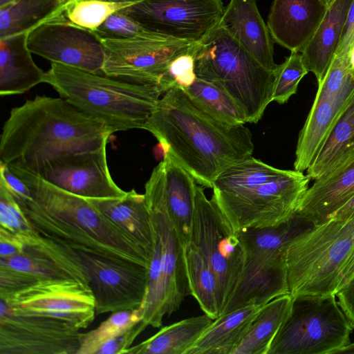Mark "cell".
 Instances as JSON below:
<instances>
[{
	"label": "cell",
	"instance_id": "1",
	"mask_svg": "<svg viewBox=\"0 0 354 354\" xmlns=\"http://www.w3.org/2000/svg\"><path fill=\"white\" fill-rule=\"evenodd\" d=\"M144 129L205 188H212L221 171L254 151L247 127L217 120L180 88L162 95Z\"/></svg>",
	"mask_w": 354,
	"mask_h": 354
},
{
	"label": "cell",
	"instance_id": "2",
	"mask_svg": "<svg viewBox=\"0 0 354 354\" xmlns=\"http://www.w3.org/2000/svg\"><path fill=\"white\" fill-rule=\"evenodd\" d=\"M7 165L30 192L31 199L14 198L37 233L76 250L149 266V254L88 198L59 188L19 165Z\"/></svg>",
	"mask_w": 354,
	"mask_h": 354
},
{
	"label": "cell",
	"instance_id": "3",
	"mask_svg": "<svg viewBox=\"0 0 354 354\" xmlns=\"http://www.w3.org/2000/svg\"><path fill=\"white\" fill-rule=\"evenodd\" d=\"M113 133L64 98L37 95L11 109L0 138V162L37 173L66 153L96 149Z\"/></svg>",
	"mask_w": 354,
	"mask_h": 354
},
{
	"label": "cell",
	"instance_id": "4",
	"mask_svg": "<svg viewBox=\"0 0 354 354\" xmlns=\"http://www.w3.org/2000/svg\"><path fill=\"white\" fill-rule=\"evenodd\" d=\"M44 83L112 133L144 129L163 95L156 84H138L78 68L51 63Z\"/></svg>",
	"mask_w": 354,
	"mask_h": 354
},
{
	"label": "cell",
	"instance_id": "5",
	"mask_svg": "<svg viewBox=\"0 0 354 354\" xmlns=\"http://www.w3.org/2000/svg\"><path fill=\"white\" fill-rule=\"evenodd\" d=\"M198 78L224 90L257 123L272 102L275 73L259 64L225 30L217 26L191 47Z\"/></svg>",
	"mask_w": 354,
	"mask_h": 354
},
{
	"label": "cell",
	"instance_id": "6",
	"mask_svg": "<svg viewBox=\"0 0 354 354\" xmlns=\"http://www.w3.org/2000/svg\"><path fill=\"white\" fill-rule=\"evenodd\" d=\"M353 248L354 216L330 218L296 237L286 249L290 294L336 295L341 270Z\"/></svg>",
	"mask_w": 354,
	"mask_h": 354
},
{
	"label": "cell",
	"instance_id": "7",
	"mask_svg": "<svg viewBox=\"0 0 354 354\" xmlns=\"http://www.w3.org/2000/svg\"><path fill=\"white\" fill-rule=\"evenodd\" d=\"M310 180L304 172L286 169L280 176L237 189L213 192L212 198L239 233L277 225L290 218Z\"/></svg>",
	"mask_w": 354,
	"mask_h": 354
},
{
	"label": "cell",
	"instance_id": "8",
	"mask_svg": "<svg viewBox=\"0 0 354 354\" xmlns=\"http://www.w3.org/2000/svg\"><path fill=\"white\" fill-rule=\"evenodd\" d=\"M335 296L293 297L268 354H332L349 344L353 328Z\"/></svg>",
	"mask_w": 354,
	"mask_h": 354
},
{
	"label": "cell",
	"instance_id": "9",
	"mask_svg": "<svg viewBox=\"0 0 354 354\" xmlns=\"http://www.w3.org/2000/svg\"><path fill=\"white\" fill-rule=\"evenodd\" d=\"M189 245L202 255L216 276L221 314L241 279L244 252L238 233L200 185L196 189Z\"/></svg>",
	"mask_w": 354,
	"mask_h": 354
},
{
	"label": "cell",
	"instance_id": "10",
	"mask_svg": "<svg viewBox=\"0 0 354 354\" xmlns=\"http://www.w3.org/2000/svg\"><path fill=\"white\" fill-rule=\"evenodd\" d=\"M0 301L14 313L64 319L80 330L96 315L90 286L71 279L39 277Z\"/></svg>",
	"mask_w": 354,
	"mask_h": 354
},
{
	"label": "cell",
	"instance_id": "11",
	"mask_svg": "<svg viewBox=\"0 0 354 354\" xmlns=\"http://www.w3.org/2000/svg\"><path fill=\"white\" fill-rule=\"evenodd\" d=\"M224 8L222 0H145L120 12L156 34L197 43L218 26Z\"/></svg>",
	"mask_w": 354,
	"mask_h": 354
},
{
	"label": "cell",
	"instance_id": "12",
	"mask_svg": "<svg viewBox=\"0 0 354 354\" xmlns=\"http://www.w3.org/2000/svg\"><path fill=\"white\" fill-rule=\"evenodd\" d=\"M95 299L96 315L136 310L145 299L148 267L77 250Z\"/></svg>",
	"mask_w": 354,
	"mask_h": 354
},
{
	"label": "cell",
	"instance_id": "13",
	"mask_svg": "<svg viewBox=\"0 0 354 354\" xmlns=\"http://www.w3.org/2000/svg\"><path fill=\"white\" fill-rule=\"evenodd\" d=\"M80 330L64 319L14 313L0 301V354H77Z\"/></svg>",
	"mask_w": 354,
	"mask_h": 354
},
{
	"label": "cell",
	"instance_id": "14",
	"mask_svg": "<svg viewBox=\"0 0 354 354\" xmlns=\"http://www.w3.org/2000/svg\"><path fill=\"white\" fill-rule=\"evenodd\" d=\"M58 11L27 33L30 51L51 63L103 74L104 50L100 39L93 31L70 23Z\"/></svg>",
	"mask_w": 354,
	"mask_h": 354
},
{
	"label": "cell",
	"instance_id": "15",
	"mask_svg": "<svg viewBox=\"0 0 354 354\" xmlns=\"http://www.w3.org/2000/svg\"><path fill=\"white\" fill-rule=\"evenodd\" d=\"M100 39L104 50V75L131 83L158 86L171 59L193 44L178 40Z\"/></svg>",
	"mask_w": 354,
	"mask_h": 354
},
{
	"label": "cell",
	"instance_id": "16",
	"mask_svg": "<svg viewBox=\"0 0 354 354\" xmlns=\"http://www.w3.org/2000/svg\"><path fill=\"white\" fill-rule=\"evenodd\" d=\"M106 145L59 156L36 174L57 187L86 198L123 196L127 192L118 186L109 171Z\"/></svg>",
	"mask_w": 354,
	"mask_h": 354
},
{
	"label": "cell",
	"instance_id": "17",
	"mask_svg": "<svg viewBox=\"0 0 354 354\" xmlns=\"http://www.w3.org/2000/svg\"><path fill=\"white\" fill-rule=\"evenodd\" d=\"M328 8L323 0H273L267 24L272 39L291 53H301Z\"/></svg>",
	"mask_w": 354,
	"mask_h": 354
},
{
	"label": "cell",
	"instance_id": "18",
	"mask_svg": "<svg viewBox=\"0 0 354 354\" xmlns=\"http://www.w3.org/2000/svg\"><path fill=\"white\" fill-rule=\"evenodd\" d=\"M263 67L274 71L272 37L262 19L256 0H230L218 24Z\"/></svg>",
	"mask_w": 354,
	"mask_h": 354
},
{
	"label": "cell",
	"instance_id": "19",
	"mask_svg": "<svg viewBox=\"0 0 354 354\" xmlns=\"http://www.w3.org/2000/svg\"><path fill=\"white\" fill-rule=\"evenodd\" d=\"M354 92V76L334 97H315L299 134L294 169L306 171L323 147L331 130Z\"/></svg>",
	"mask_w": 354,
	"mask_h": 354
},
{
	"label": "cell",
	"instance_id": "20",
	"mask_svg": "<svg viewBox=\"0 0 354 354\" xmlns=\"http://www.w3.org/2000/svg\"><path fill=\"white\" fill-rule=\"evenodd\" d=\"M354 196V160L330 175L315 180L296 212L314 225L321 224Z\"/></svg>",
	"mask_w": 354,
	"mask_h": 354
},
{
	"label": "cell",
	"instance_id": "21",
	"mask_svg": "<svg viewBox=\"0 0 354 354\" xmlns=\"http://www.w3.org/2000/svg\"><path fill=\"white\" fill-rule=\"evenodd\" d=\"M162 161L167 211L179 240L185 248L190 243L196 183L170 152H164Z\"/></svg>",
	"mask_w": 354,
	"mask_h": 354
},
{
	"label": "cell",
	"instance_id": "22",
	"mask_svg": "<svg viewBox=\"0 0 354 354\" xmlns=\"http://www.w3.org/2000/svg\"><path fill=\"white\" fill-rule=\"evenodd\" d=\"M88 199L151 256L153 230L145 194L133 189L119 198Z\"/></svg>",
	"mask_w": 354,
	"mask_h": 354
},
{
	"label": "cell",
	"instance_id": "23",
	"mask_svg": "<svg viewBox=\"0 0 354 354\" xmlns=\"http://www.w3.org/2000/svg\"><path fill=\"white\" fill-rule=\"evenodd\" d=\"M17 236L24 244L22 252L35 261L46 277L71 279L89 286L76 250L44 236L33 228L26 234Z\"/></svg>",
	"mask_w": 354,
	"mask_h": 354
},
{
	"label": "cell",
	"instance_id": "24",
	"mask_svg": "<svg viewBox=\"0 0 354 354\" xmlns=\"http://www.w3.org/2000/svg\"><path fill=\"white\" fill-rule=\"evenodd\" d=\"M27 33L0 39L1 96L21 94L44 83L45 72L32 57Z\"/></svg>",
	"mask_w": 354,
	"mask_h": 354
},
{
	"label": "cell",
	"instance_id": "25",
	"mask_svg": "<svg viewBox=\"0 0 354 354\" xmlns=\"http://www.w3.org/2000/svg\"><path fill=\"white\" fill-rule=\"evenodd\" d=\"M353 0H335L313 36L301 53L308 72L317 83L326 74L340 44L349 8Z\"/></svg>",
	"mask_w": 354,
	"mask_h": 354
},
{
	"label": "cell",
	"instance_id": "26",
	"mask_svg": "<svg viewBox=\"0 0 354 354\" xmlns=\"http://www.w3.org/2000/svg\"><path fill=\"white\" fill-rule=\"evenodd\" d=\"M263 305H248L214 319L185 354H232Z\"/></svg>",
	"mask_w": 354,
	"mask_h": 354
},
{
	"label": "cell",
	"instance_id": "27",
	"mask_svg": "<svg viewBox=\"0 0 354 354\" xmlns=\"http://www.w3.org/2000/svg\"><path fill=\"white\" fill-rule=\"evenodd\" d=\"M353 153L354 92L306 175L314 180L324 178L346 166Z\"/></svg>",
	"mask_w": 354,
	"mask_h": 354
},
{
	"label": "cell",
	"instance_id": "28",
	"mask_svg": "<svg viewBox=\"0 0 354 354\" xmlns=\"http://www.w3.org/2000/svg\"><path fill=\"white\" fill-rule=\"evenodd\" d=\"M292 301L293 297L288 293L264 304L232 354H268L274 337L290 312Z\"/></svg>",
	"mask_w": 354,
	"mask_h": 354
},
{
	"label": "cell",
	"instance_id": "29",
	"mask_svg": "<svg viewBox=\"0 0 354 354\" xmlns=\"http://www.w3.org/2000/svg\"><path fill=\"white\" fill-rule=\"evenodd\" d=\"M214 319L192 317L162 328L147 339L129 347L127 354H185Z\"/></svg>",
	"mask_w": 354,
	"mask_h": 354
},
{
	"label": "cell",
	"instance_id": "30",
	"mask_svg": "<svg viewBox=\"0 0 354 354\" xmlns=\"http://www.w3.org/2000/svg\"><path fill=\"white\" fill-rule=\"evenodd\" d=\"M60 8L59 0H15L0 6V39L28 32Z\"/></svg>",
	"mask_w": 354,
	"mask_h": 354
},
{
	"label": "cell",
	"instance_id": "31",
	"mask_svg": "<svg viewBox=\"0 0 354 354\" xmlns=\"http://www.w3.org/2000/svg\"><path fill=\"white\" fill-rule=\"evenodd\" d=\"M187 274L192 295L205 314L212 319L220 315L219 286L213 270L191 245L185 248Z\"/></svg>",
	"mask_w": 354,
	"mask_h": 354
},
{
	"label": "cell",
	"instance_id": "32",
	"mask_svg": "<svg viewBox=\"0 0 354 354\" xmlns=\"http://www.w3.org/2000/svg\"><path fill=\"white\" fill-rule=\"evenodd\" d=\"M189 97L209 115L225 123L238 125L247 122L243 110L222 88L198 78L184 90Z\"/></svg>",
	"mask_w": 354,
	"mask_h": 354
},
{
	"label": "cell",
	"instance_id": "33",
	"mask_svg": "<svg viewBox=\"0 0 354 354\" xmlns=\"http://www.w3.org/2000/svg\"><path fill=\"white\" fill-rule=\"evenodd\" d=\"M136 3L107 0H71L62 6L58 12L70 23L95 31L112 15Z\"/></svg>",
	"mask_w": 354,
	"mask_h": 354
},
{
	"label": "cell",
	"instance_id": "34",
	"mask_svg": "<svg viewBox=\"0 0 354 354\" xmlns=\"http://www.w3.org/2000/svg\"><path fill=\"white\" fill-rule=\"evenodd\" d=\"M141 321V308L112 313L95 329L82 333L77 354H96L99 348L106 342L121 335Z\"/></svg>",
	"mask_w": 354,
	"mask_h": 354
},
{
	"label": "cell",
	"instance_id": "35",
	"mask_svg": "<svg viewBox=\"0 0 354 354\" xmlns=\"http://www.w3.org/2000/svg\"><path fill=\"white\" fill-rule=\"evenodd\" d=\"M275 82L272 100L282 104L297 93L301 79L308 73L301 53L292 52L274 69Z\"/></svg>",
	"mask_w": 354,
	"mask_h": 354
},
{
	"label": "cell",
	"instance_id": "36",
	"mask_svg": "<svg viewBox=\"0 0 354 354\" xmlns=\"http://www.w3.org/2000/svg\"><path fill=\"white\" fill-rule=\"evenodd\" d=\"M93 32L99 38L174 40L151 31L136 19L120 11L109 17L96 30Z\"/></svg>",
	"mask_w": 354,
	"mask_h": 354
},
{
	"label": "cell",
	"instance_id": "37",
	"mask_svg": "<svg viewBox=\"0 0 354 354\" xmlns=\"http://www.w3.org/2000/svg\"><path fill=\"white\" fill-rule=\"evenodd\" d=\"M192 44L183 53L174 57L160 78L159 86L163 94L173 88L183 90L190 86L196 75L194 72V58L191 50Z\"/></svg>",
	"mask_w": 354,
	"mask_h": 354
},
{
	"label": "cell",
	"instance_id": "38",
	"mask_svg": "<svg viewBox=\"0 0 354 354\" xmlns=\"http://www.w3.org/2000/svg\"><path fill=\"white\" fill-rule=\"evenodd\" d=\"M0 228L16 235L26 234L32 230L15 198L0 180Z\"/></svg>",
	"mask_w": 354,
	"mask_h": 354
},
{
	"label": "cell",
	"instance_id": "39",
	"mask_svg": "<svg viewBox=\"0 0 354 354\" xmlns=\"http://www.w3.org/2000/svg\"><path fill=\"white\" fill-rule=\"evenodd\" d=\"M41 277L0 266V298L10 296Z\"/></svg>",
	"mask_w": 354,
	"mask_h": 354
},
{
	"label": "cell",
	"instance_id": "40",
	"mask_svg": "<svg viewBox=\"0 0 354 354\" xmlns=\"http://www.w3.org/2000/svg\"><path fill=\"white\" fill-rule=\"evenodd\" d=\"M146 328L142 321L138 322L124 333L103 344L96 354H125L126 351Z\"/></svg>",
	"mask_w": 354,
	"mask_h": 354
},
{
	"label": "cell",
	"instance_id": "41",
	"mask_svg": "<svg viewBox=\"0 0 354 354\" xmlns=\"http://www.w3.org/2000/svg\"><path fill=\"white\" fill-rule=\"evenodd\" d=\"M0 180H3L14 197L21 199H31L28 187L8 167L0 162Z\"/></svg>",
	"mask_w": 354,
	"mask_h": 354
},
{
	"label": "cell",
	"instance_id": "42",
	"mask_svg": "<svg viewBox=\"0 0 354 354\" xmlns=\"http://www.w3.org/2000/svg\"><path fill=\"white\" fill-rule=\"evenodd\" d=\"M354 47V0L347 15L346 22L340 44L335 56L342 57L348 62V57Z\"/></svg>",
	"mask_w": 354,
	"mask_h": 354
},
{
	"label": "cell",
	"instance_id": "43",
	"mask_svg": "<svg viewBox=\"0 0 354 354\" xmlns=\"http://www.w3.org/2000/svg\"><path fill=\"white\" fill-rule=\"evenodd\" d=\"M338 304L354 328V278L337 293Z\"/></svg>",
	"mask_w": 354,
	"mask_h": 354
},
{
	"label": "cell",
	"instance_id": "44",
	"mask_svg": "<svg viewBox=\"0 0 354 354\" xmlns=\"http://www.w3.org/2000/svg\"><path fill=\"white\" fill-rule=\"evenodd\" d=\"M24 244L15 234L0 228V257H7L23 252Z\"/></svg>",
	"mask_w": 354,
	"mask_h": 354
},
{
	"label": "cell",
	"instance_id": "45",
	"mask_svg": "<svg viewBox=\"0 0 354 354\" xmlns=\"http://www.w3.org/2000/svg\"><path fill=\"white\" fill-rule=\"evenodd\" d=\"M354 278V248L343 266L340 276L338 291ZM337 291V292H338Z\"/></svg>",
	"mask_w": 354,
	"mask_h": 354
},
{
	"label": "cell",
	"instance_id": "46",
	"mask_svg": "<svg viewBox=\"0 0 354 354\" xmlns=\"http://www.w3.org/2000/svg\"><path fill=\"white\" fill-rule=\"evenodd\" d=\"M354 216V196L330 217L335 218H348Z\"/></svg>",
	"mask_w": 354,
	"mask_h": 354
},
{
	"label": "cell",
	"instance_id": "47",
	"mask_svg": "<svg viewBox=\"0 0 354 354\" xmlns=\"http://www.w3.org/2000/svg\"><path fill=\"white\" fill-rule=\"evenodd\" d=\"M354 354V343H349L346 346L334 351L332 354Z\"/></svg>",
	"mask_w": 354,
	"mask_h": 354
},
{
	"label": "cell",
	"instance_id": "48",
	"mask_svg": "<svg viewBox=\"0 0 354 354\" xmlns=\"http://www.w3.org/2000/svg\"><path fill=\"white\" fill-rule=\"evenodd\" d=\"M107 1H119V2H135V3H139L145 0H107Z\"/></svg>",
	"mask_w": 354,
	"mask_h": 354
},
{
	"label": "cell",
	"instance_id": "49",
	"mask_svg": "<svg viewBox=\"0 0 354 354\" xmlns=\"http://www.w3.org/2000/svg\"><path fill=\"white\" fill-rule=\"evenodd\" d=\"M15 0H0V6H5Z\"/></svg>",
	"mask_w": 354,
	"mask_h": 354
},
{
	"label": "cell",
	"instance_id": "50",
	"mask_svg": "<svg viewBox=\"0 0 354 354\" xmlns=\"http://www.w3.org/2000/svg\"><path fill=\"white\" fill-rule=\"evenodd\" d=\"M326 5V6L328 8L335 0H323Z\"/></svg>",
	"mask_w": 354,
	"mask_h": 354
},
{
	"label": "cell",
	"instance_id": "51",
	"mask_svg": "<svg viewBox=\"0 0 354 354\" xmlns=\"http://www.w3.org/2000/svg\"><path fill=\"white\" fill-rule=\"evenodd\" d=\"M61 3V7L63 6L66 3L69 2L71 0H59Z\"/></svg>",
	"mask_w": 354,
	"mask_h": 354
},
{
	"label": "cell",
	"instance_id": "52",
	"mask_svg": "<svg viewBox=\"0 0 354 354\" xmlns=\"http://www.w3.org/2000/svg\"><path fill=\"white\" fill-rule=\"evenodd\" d=\"M353 160H354V153L353 154V156H352V157H351V160H350L349 162H348L347 165H348L349 163H351ZM344 167H345V166H344Z\"/></svg>",
	"mask_w": 354,
	"mask_h": 354
}]
</instances>
